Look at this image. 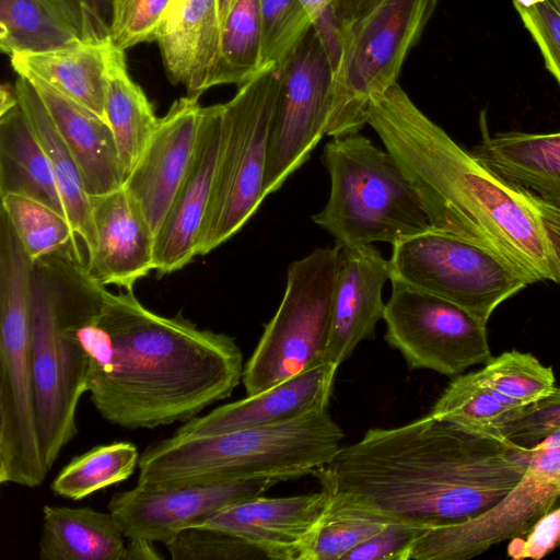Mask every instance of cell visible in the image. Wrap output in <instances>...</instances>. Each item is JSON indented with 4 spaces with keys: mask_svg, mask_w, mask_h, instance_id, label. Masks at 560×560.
<instances>
[{
    "mask_svg": "<svg viewBox=\"0 0 560 560\" xmlns=\"http://www.w3.org/2000/svg\"><path fill=\"white\" fill-rule=\"evenodd\" d=\"M339 256L336 245L316 248L289 266L281 303L244 365L247 396L327 362Z\"/></svg>",
    "mask_w": 560,
    "mask_h": 560,
    "instance_id": "9",
    "label": "cell"
},
{
    "mask_svg": "<svg viewBox=\"0 0 560 560\" xmlns=\"http://www.w3.org/2000/svg\"><path fill=\"white\" fill-rule=\"evenodd\" d=\"M171 0H114L110 42L125 51L155 42L156 31Z\"/></svg>",
    "mask_w": 560,
    "mask_h": 560,
    "instance_id": "39",
    "label": "cell"
},
{
    "mask_svg": "<svg viewBox=\"0 0 560 560\" xmlns=\"http://www.w3.org/2000/svg\"><path fill=\"white\" fill-rule=\"evenodd\" d=\"M14 89L19 104L49 160L66 217L83 244L86 258L93 245V225L90 195L81 172L33 84L19 75Z\"/></svg>",
    "mask_w": 560,
    "mask_h": 560,
    "instance_id": "28",
    "label": "cell"
},
{
    "mask_svg": "<svg viewBox=\"0 0 560 560\" xmlns=\"http://www.w3.org/2000/svg\"><path fill=\"white\" fill-rule=\"evenodd\" d=\"M428 529L410 523H388L378 533L348 552L342 559L408 560L411 546Z\"/></svg>",
    "mask_w": 560,
    "mask_h": 560,
    "instance_id": "43",
    "label": "cell"
},
{
    "mask_svg": "<svg viewBox=\"0 0 560 560\" xmlns=\"http://www.w3.org/2000/svg\"><path fill=\"white\" fill-rule=\"evenodd\" d=\"M85 43L110 40L114 0H39Z\"/></svg>",
    "mask_w": 560,
    "mask_h": 560,
    "instance_id": "41",
    "label": "cell"
},
{
    "mask_svg": "<svg viewBox=\"0 0 560 560\" xmlns=\"http://www.w3.org/2000/svg\"><path fill=\"white\" fill-rule=\"evenodd\" d=\"M499 431L511 443L524 448H532L551 434L560 432V387H555L548 396L524 406Z\"/></svg>",
    "mask_w": 560,
    "mask_h": 560,
    "instance_id": "40",
    "label": "cell"
},
{
    "mask_svg": "<svg viewBox=\"0 0 560 560\" xmlns=\"http://www.w3.org/2000/svg\"><path fill=\"white\" fill-rule=\"evenodd\" d=\"M32 359L35 412L51 469L77 435V408L88 392L89 355L75 334L72 306L44 260L33 264Z\"/></svg>",
    "mask_w": 560,
    "mask_h": 560,
    "instance_id": "8",
    "label": "cell"
},
{
    "mask_svg": "<svg viewBox=\"0 0 560 560\" xmlns=\"http://www.w3.org/2000/svg\"><path fill=\"white\" fill-rule=\"evenodd\" d=\"M140 455L130 442H114L92 447L73 457L54 479L50 488L59 497L73 501L128 479Z\"/></svg>",
    "mask_w": 560,
    "mask_h": 560,
    "instance_id": "34",
    "label": "cell"
},
{
    "mask_svg": "<svg viewBox=\"0 0 560 560\" xmlns=\"http://www.w3.org/2000/svg\"><path fill=\"white\" fill-rule=\"evenodd\" d=\"M279 84V72L273 67L262 68L224 104L223 142L198 256L236 234L265 199L268 142Z\"/></svg>",
    "mask_w": 560,
    "mask_h": 560,
    "instance_id": "10",
    "label": "cell"
},
{
    "mask_svg": "<svg viewBox=\"0 0 560 560\" xmlns=\"http://www.w3.org/2000/svg\"><path fill=\"white\" fill-rule=\"evenodd\" d=\"M392 282L436 295L487 324L494 310L533 282L493 252L430 228L393 245Z\"/></svg>",
    "mask_w": 560,
    "mask_h": 560,
    "instance_id": "11",
    "label": "cell"
},
{
    "mask_svg": "<svg viewBox=\"0 0 560 560\" xmlns=\"http://www.w3.org/2000/svg\"><path fill=\"white\" fill-rule=\"evenodd\" d=\"M323 163L330 194L312 219L340 249L375 242L393 246L431 228L399 165L366 137H334L324 148Z\"/></svg>",
    "mask_w": 560,
    "mask_h": 560,
    "instance_id": "5",
    "label": "cell"
},
{
    "mask_svg": "<svg viewBox=\"0 0 560 560\" xmlns=\"http://www.w3.org/2000/svg\"><path fill=\"white\" fill-rule=\"evenodd\" d=\"M388 523L362 511L328 508L303 546L299 560H337L378 533Z\"/></svg>",
    "mask_w": 560,
    "mask_h": 560,
    "instance_id": "35",
    "label": "cell"
},
{
    "mask_svg": "<svg viewBox=\"0 0 560 560\" xmlns=\"http://www.w3.org/2000/svg\"><path fill=\"white\" fill-rule=\"evenodd\" d=\"M28 81L72 154L88 194L101 195L121 187L124 174L106 119L44 82Z\"/></svg>",
    "mask_w": 560,
    "mask_h": 560,
    "instance_id": "23",
    "label": "cell"
},
{
    "mask_svg": "<svg viewBox=\"0 0 560 560\" xmlns=\"http://www.w3.org/2000/svg\"><path fill=\"white\" fill-rule=\"evenodd\" d=\"M93 245L85 267L103 285L133 290L154 270L155 235L136 199L124 187L89 198Z\"/></svg>",
    "mask_w": 560,
    "mask_h": 560,
    "instance_id": "18",
    "label": "cell"
},
{
    "mask_svg": "<svg viewBox=\"0 0 560 560\" xmlns=\"http://www.w3.org/2000/svg\"><path fill=\"white\" fill-rule=\"evenodd\" d=\"M260 70L259 0H237L221 28L210 88L221 84H237L240 86Z\"/></svg>",
    "mask_w": 560,
    "mask_h": 560,
    "instance_id": "33",
    "label": "cell"
},
{
    "mask_svg": "<svg viewBox=\"0 0 560 560\" xmlns=\"http://www.w3.org/2000/svg\"><path fill=\"white\" fill-rule=\"evenodd\" d=\"M272 117L265 198L277 191L303 165L326 135L332 98V69L314 27L279 72Z\"/></svg>",
    "mask_w": 560,
    "mask_h": 560,
    "instance_id": "13",
    "label": "cell"
},
{
    "mask_svg": "<svg viewBox=\"0 0 560 560\" xmlns=\"http://www.w3.org/2000/svg\"><path fill=\"white\" fill-rule=\"evenodd\" d=\"M514 8L538 46L547 70L560 85V4L546 0L530 8Z\"/></svg>",
    "mask_w": 560,
    "mask_h": 560,
    "instance_id": "42",
    "label": "cell"
},
{
    "mask_svg": "<svg viewBox=\"0 0 560 560\" xmlns=\"http://www.w3.org/2000/svg\"><path fill=\"white\" fill-rule=\"evenodd\" d=\"M1 211L32 264L69 252L82 253L83 244L78 242L79 237L68 218L51 207L28 197L9 194L1 197Z\"/></svg>",
    "mask_w": 560,
    "mask_h": 560,
    "instance_id": "31",
    "label": "cell"
},
{
    "mask_svg": "<svg viewBox=\"0 0 560 560\" xmlns=\"http://www.w3.org/2000/svg\"><path fill=\"white\" fill-rule=\"evenodd\" d=\"M154 541L143 538H129L126 545L124 560H161V555L153 545Z\"/></svg>",
    "mask_w": 560,
    "mask_h": 560,
    "instance_id": "47",
    "label": "cell"
},
{
    "mask_svg": "<svg viewBox=\"0 0 560 560\" xmlns=\"http://www.w3.org/2000/svg\"><path fill=\"white\" fill-rule=\"evenodd\" d=\"M481 140L471 153L504 179L560 209V131L490 135L480 115Z\"/></svg>",
    "mask_w": 560,
    "mask_h": 560,
    "instance_id": "24",
    "label": "cell"
},
{
    "mask_svg": "<svg viewBox=\"0 0 560 560\" xmlns=\"http://www.w3.org/2000/svg\"><path fill=\"white\" fill-rule=\"evenodd\" d=\"M387 280L389 261L372 244L340 249L327 361L339 366L361 341L374 336L384 316L382 292Z\"/></svg>",
    "mask_w": 560,
    "mask_h": 560,
    "instance_id": "21",
    "label": "cell"
},
{
    "mask_svg": "<svg viewBox=\"0 0 560 560\" xmlns=\"http://www.w3.org/2000/svg\"><path fill=\"white\" fill-rule=\"evenodd\" d=\"M32 273L10 222L0 217V483L39 486L45 464L35 412Z\"/></svg>",
    "mask_w": 560,
    "mask_h": 560,
    "instance_id": "6",
    "label": "cell"
},
{
    "mask_svg": "<svg viewBox=\"0 0 560 560\" xmlns=\"http://www.w3.org/2000/svg\"><path fill=\"white\" fill-rule=\"evenodd\" d=\"M478 374L493 390L522 406L548 396L556 387L552 368L517 350L492 357Z\"/></svg>",
    "mask_w": 560,
    "mask_h": 560,
    "instance_id": "36",
    "label": "cell"
},
{
    "mask_svg": "<svg viewBox=\"0 0 560 560\" xmlns=\"http://www.w3.org/2000/svg\"><path fill=\"white\" fill-rule=\"evenodd\" d=\"M51 269L90 359L91 401L110 424L137 430L184 423L240 384L243 354L232 337L200 329L180 313L156 314L133 290L108 291L78 257L58 256Z\"/></svg>",
    "mask_w": 560,
    "mask_h": 560,
    "instance_id": "1",
    "label": "cell"
},
{
    "mask_svg": "<svg viewBox=\"0 0 560 560\" xmlns=\"http://www.w3.org/2000/svg\"><path fill=\"white\" fill-rule=\"evenodd\" d=\"M261 27V69L278 72L313 27L300 0H259Z\"/></svg>",
    "mask_w": 560,
    "mask_h": 560,
    "instance_id": "37",
    "label": "cell"
},
{
    "mask_svg": "<svg viewBox=\"0 0 560 560\" xmlns=\"http://www.w3.org/2000/svg\"><path fill=\"white\" fill-rule=\"evenodd\" d=\"M343 432L327 410L291 422L201 436L176 435L141 453L138 486L148 489L256 478L294 479L324 467Z\"/></svg>",
    "mask_w": 560,
    "mask_h": 560,
    "instance_id": "4",
    "label": "cell"
},
{
    "mask_svg": "<svg viewBox=\"0 0 560 560\" xmlns=\"http://www.w3.org/2000/svg\"><path fill=\"white\" fill-rule=\"evenodd\" d=\"M225 107H202L199 135L188 173L155 235L154 270H180L198 256L213 192L224 136Z\"/></svg>",
    "mask_w": 560,
    "mask_h": 560,
    "instance_id": "16",
    "label": "cell"
},
{
    "mask_svg": "<svg viewBox=\"0 0 560 560\" xmlns=\"http://www.w3.org/2000/svg\"><path fill=\"white\" fill-rule=\"evenodd\" d=\"M558 547L560 548V544H559V546H558Z\"/></svg>",
    "mask_w": 560,
    "mask_h": 560,
    "instance_id": "51",
    "label": "cell"
},
{
    "mask_svg": "<svg viewBox=\"0 0 560 560\" xmlns=\"http://www.w3.org/2000/svg\"><path fill=\"white\" fill-rule=\"evenodd\" d=\"M385 340L410 369L457 376L491 358L487 324L436 295L392 282L385 304Z\"/></svg>",
    "mask_w": 560,
    "mask_h": 560,
    "instance_id": "12",
    "label": "cell"
},
{
    "mask_svg": "<svg viewBox=\"0 0 560 560\" xmlns=\"http://www.w3.org/2000/svg\"><path fill=\"white\" fill-rule=\"evenodd\" d=\"M382 0H337V10L343 25L359 19L372 10Z\"/></svg>",
    "mask_w": 560,
    "mask_h": 560,
    "instance_id": "46",
    "label": "cell"
},
{
    "mask_svg": "<svg viewBox=\"0 0 560 560\" xmlns=\"http://www.w3.org/2000/svg\"><path fill=\"white\" fill-rule=\"evenodd\" d=\"M106 78L105 119L114 136L125 182L152 137L159 118L143 90L128 74L124 51L113 43Z\"/></svg>",
    "mask_w": 560,
    "mask_h": 560,
    "instance_id": "29",
    "label": "cell"
},
{
    "mask_svg": "<svg viewBox=\"0 0 560 560\" xmlns=\"http://www.w3.org/2000/svg\"><path fill=\"white\" fill-rule=\"evenodd\" d=\"M112 42L85 43L42 54L10 56L18 75L37 80L105 119L107 62Z\"/></svg>",
    "mask_w": 560,
    "mask_h": 560,
    "instance_id": "25",
    "label": "cell"
},
{
    "mask_svg": "<svg viewBox=\"0 0 560 560\" xmlns=\"http://www.w3.org/2000/svg\"><path fill=\"white\" fill-rule=\"evenodd\" d=\"M530 456V448L500 433L464 430L428 415L369 429L313 475L330 505L430 529L493 506L522 479Z\"/></svg>",
    "mask_w": 560,
    "mask_h": 560,
    "instance_id": "2",
    "label": "cell"
},
{
    "mask_svg": "<svg viewBox=\"0 0 560 560\" xmlns=\"http://www.w3.org/2000/svg\"><path fill=\"white\" fill-rule=\"evenodd\" d=\"M237 0H217L220 25H222Z\"/></svg>",
    "mask_w": 560,
    "mask_h": 560,
    "instance_id": "49",
    "label": "cell"
},
{
    "mask_svg": "<svg viewBox=\"0 0 560 560\" xmlns=\"http://www.w3.org/2000/svg\"><path fill=\"white\" fill-rule=\"evenodd\" d=\"M198 98L176 100L158 126L124 187L138 202L154 235L190 167L201 120Z\"/></svg>",
    "mask_w": 560,
    "mask_h": 560,
    "instance_id": "17",
    "label": "cell"
},
{
    "mask_svg": "<svg viewBox=\"0 0 560 560\" xmlns=\"http://www.w3.org/2000/svg\"><path fill=\"white\" fill-rule=\"evenodd\" d=\"M174 560L260 559L266 555L246 540L219 528L196 525L164 544Z\"/></svg>",
    "mask_w": 560,
    "mask_h": 560,
    "instance_id": "38",
    "label": "cell"
},
{
    "mask_svg": "<svg viewBox=\"0 0 560 560\" xmlns=\"http://www.w3.org/2000/svg\"><path fill=\"white\" fill-rule=\"evenodd\" d=\"M126 536L110 512L44 505L40 560H124Z\"/></svg>",
    "mask_w": 560,
    "mask_h": 560,
    "instance_id": "26",
    "label": "cell"
},
{
    "mask_svg": "<svg viewBox=\"0 0 560 560\" xmlns=\"http://www.w3.org/2000/svg\"><path fill=\"white\" fill-rule=\"evenodd\" d=\"M221 34L217 0H171L158 27L167 75L198 98L210 89Z\"/></svg>",
    "mask_w": 560,
    "mask_h": 560,
    "instance_id": "22",
    "label": "cell"
},
{
    "mask_svg": "<svg viewBox=\"0 0 560 560\" xmlns=\"http://www.w3.org/2000/svg\"><path fill=\"white\" fill-rule=\"evenodd\" d=\"M366 122L401 168L432 229L493 252L533 283L560 284L538 196L460 147L398 82L371 100Z\"/></svg>",
    "mask_w": 560,
    "mask_h": 560,
    "instance_id": "3",
    "label": "cell"
},
{
    "mask_svg": "<svg viewBox=\"0 0 560 560\" xmlns=\"http://www.w3.org/2000/svg\"><path fill=\"white\" fill-rule=\"evenodd\" d=\"M300 1L312 18L313 27L323 43L334 75L342 52L341 23L337 10V0Z\"/></svg>",
    "mask_w": 560,
    "mask_h": 560,
    "instance_id": "45",
    "label": "cell"
},
{
    "mask_svg": "<svg viewBox=\"0 0 560 560\" xmlns=\"http://www.w3.org/2000/svg\"><path fill=\"white\" fill-rule=\"evenodd\" d=\"M277 482L256 478L162 489L137 485L113 494L108 512L126 538L165 544L180 530L202 524L233 504L259 497Z\"/></svg>",
    "mask_w": 560,
    "mask_h": 560,
    "instance_id": "15",
    "label": "cell"
},
{
    "mask_svg": "<svg viewBox=\"0 0 560 560\" xmlns=\"http://www.w3.org/2000/svg\"><path fill=\"white\" fill-rule=\"evenodd\" d=\"M560 544V506L541 516L524 535L510 540L506 551L512 559L539 560Z\"/></svg>",
    "mask_w": 560,
    "mask_h": 560,
    "instance_id": "44",
    "label": "cell"
},
{
    "mask_svg": "<svg viewBox=\"0 0 560 560\" xmlns=\"http://www.w3.org/2000/svg\"><path fill=\"white\" fill-rule=\"evenodd\" d=\"M539 200L545 224L560 262V209L540 198Z\"/></svg>",
    "mask_w": 560,
    "mask_h": 560,
    "instance_id": "48",
    "label": "cell"
},
{
    "mask_svg": "<svg viewBox=\"0 0 560 560\" xmlns=\"http://www.w3.org/2000/svg\"><path fill=\"white\" fill-rule=\"evenodd\" d=\"M439 0H382L341 28L342 52L334 73L326 136L359 132L371 100L397 82Z\"/></svg>",
    "mask_w": 560,
    "mask_h": 560,
    "instance_id": "7",
    "label": "cell"
},
{
    "mask_svg": "<svg viewBox=\"0 0 560 560\" xmlns=\"http://www.w3.org/2000/svg\"><path fill=\"white\" fill-rule=\"evenodd\" d=\"M13 194L65 213L49 160L19 101L0 113V197Z\"/></svg>",
    "mask_w": 560,
    "mask_h": 560,
    "instance_id": "27",
    "label": "cell"
},
{
    "mask_svg": "<svg viewBox=\"0 0 560 560\" xmlns=\"http://www.w3.org/2000/svg\"><path fill=\"white\" fill-rule=\"evenodd\" d=\"M530 450L525 474L506 495L475 517L428 529L408 560H467L526 534L560 499V448L540 442Z\"/></svg>",
    "mask_w": 560,
    "mask_h": 560,
    "instance_id": "14",
    "label": "cell"
},
{
    "mask_svg": "<svg viewBox=\"0 0 560 560\" xmlns=\"http://www.w3.org/2000/svg\"><path fill=\"white\" fill-rule=\"evenodd\" d=\"M82 43L39 0H0V46L9 56L48 52Z\"/></svg>",
    "mask_w": 560,
    "mask_h": 560,
    "instance_id": "32",
    "label": "cell"
},
{
    "mask_svg": "<svg viewBox=\"0 0 560 560\" xmlns=\"http://www.w3.org/2000/svg\"><path fill=\"white\" fill-rule=\"evenodd\" d=\"M545 1L546 0H513V4H517L524 8H530Z\"/></svg>",
    "mask_w": 560,
    "mask_h": 560,
    "instance_id": "50",
    "label": "cell"
},
{
    "mask_svg": "<svg viewBox=\"0 0 560 560\" xmlns=\"http://www.w3.org/2000/svg\"><path fill=\"white\" fill-rule=\"evenodd\" d=\"M523 407L485 384L476 371L457 375L429 415L464 430L500 433Z\"/></svg>",
    "mask_w": 560,
    "mask_h": 560,
    "instance_id": "30",
    "label": "cell"
},
{
    "mask_svg": "<svg viewBox=\"0 0 560 560\" xmlns=\"http://www.w3.org/2000/svg\"><path fill=\"white\" fill-rule=\"evenodd\" d=\"M338 365L327 361L278 385L195 417L174 434L201 436L291 422L327 410Z\"/></svg>",
    "mask_w": 560,
    "mask_h": 560,
    "instance_id": "19",
    "label": "cell"
},
{
    "mask_svg": "<svg viewBox=\"0 0 560 560\" xmlns=\"http://www.w3.org/2000/svg\"><path fill=\"white\" fill-rule=\"evenodd\" d=\"M328 503L329 495L323 489L291 497L259 495L215 513L201 525L246 540L268 559L299 560Z\"/></svg>",
    "mask_w": 560,
    "mask_h": 560,
    "instance_id": "20",
    "label": "cell"
}]
</instances>
